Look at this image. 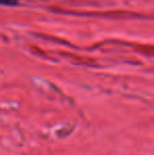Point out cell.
Returning <instances> with one entry per match:
<instances>
[{
    "label": "cell",
    "mask_w": 154,
    "mask_h": 155,
    "mask_svg": "<svg viewBox=\"0 0 154 155\" xmlns=\"http://www.w3.org/2000/svg\"><path fill=\"white\" fill-rule=\"evenodd\" d=\"M18 3V0H0L1 5H16Z\"/></svg>",
    "instance_id": "obj_1"
}]
</instances>
